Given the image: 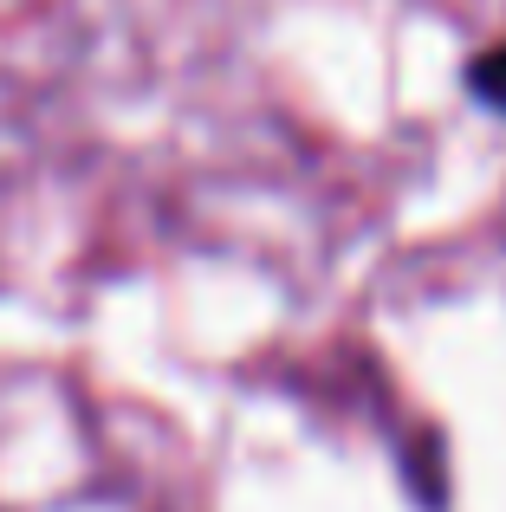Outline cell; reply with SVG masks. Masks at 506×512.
Returning a JSON list of instances; mask_svg holds the SVG:
<instances>
[{
  "mask_svg": "<svg viewBox=\"0 0 506 512\" xmlns=\"http://www.w3.org/2000/svg\"><path fill=\"white\" fill-rule=\"evenodd\" d=\"M468 91H474V98H487L494 111H506V46H487L481 59L468 65Z\"/></svg>",
  "mask_w": 506,
  "mask_h": 512,
  "instance_id": "1",
  "label": "cell"
}]
</instances>
